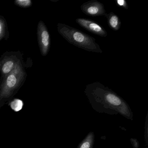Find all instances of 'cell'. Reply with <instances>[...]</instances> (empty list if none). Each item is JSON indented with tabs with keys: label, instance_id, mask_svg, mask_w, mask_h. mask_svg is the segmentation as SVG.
I'll return each instance as SVG.
<instances>
[{
	"label": "cell",
	"instance_id": "6da1fadb",
	"mask_svg": "<svg viewBox=\"0 0 148 148\" xmlns=\"http://www.w3.org/2000/svg\"><path fill=\"white\" fill-rule=\"evenodd\" d=\"M84 92L92 109L97 112L110 115L119 114L129 120H133V112L129 104L100 82L87 85Z\"/></svg>",
	"mask_w": 148,
	"mask_h": 148
},
{
	"label": "cell",
	"instance_id": "7a4b0ae2",
	"mask_svg": "<svg viewBox=\"0 0 148 148\" xmlns=\"http://www.w3.org/2000/svg\"><path fill=\"white\" fill-rule=\"evenodd\" d=\"M24 60L16 65L12 71L0 80V107L10 101L23 86L27 77Z\"/></svg>",
	"mask_w": 148,
	"mask_h": 148
},
{
	"label": "cell",
	"instance_id": "3957f363",
	"mask_svg": "<svg viewBox=\"0 0 148 148\" xmlns=\"http://www.w3.org/2000/svg\"><path fill=\"white\" fill-rule=\"evenodd\" d=\"M57 27L59 33L70 44L88 51L103 53L93 37L66 24L58 23Z\"/></svg>",
	"mask_w": 148,
	"mask_h": 148
},
{
	"label": "cell",
	"instance_id": "277c9868",
	"mask_svg": "<svg viewBox=\"0 0 148 148\" xmlns=\"http://www.w3.org/2000/svg\"><path fill=\"white\" fill-rule=\"evenodd\" d=\"M23 60V54L19 51H7L0 57L1 79L12 71L17 64Z\"/></svg>",
	"mask_w": 148,
	"mask_h": 148
},
{
	"label": "cell",
	"instance_id": "5b68a950",
	"mask_svg": "<svg viewBox=\"0 0 148 148\" xmlns=\"http://www.w3.org/2000/svg\"><path fill=\"white\" fill-rule=\"evenodd\" d=\"M37 34L40 53L45 57L47 55L50 51L51 38L48 29L42 21H40L38 23Z\"/></svg>",
	"mask_w": 148,
	"mask_h": 148
},
{
	"label": "cell",
	"instance_id": "8992f818",
	"mask_svg": "<svg viewBox=\"0 0 148 148\" xmlns=\"http://www.w3.org/2000/svg\"><path fill=\"white\" fill-rule=\"evenodd\" d=\"M80 8L84 14L88 16H104L106 14L103 4L97 0H91L84 3Z\"/></svg>",
	"mask_w": 148,
	"mask_h": 148
},
{
	"label": "cell",
	"instance_id": "52a82bcc",
	"mask_svg": "<svg viewBox=\"0 0 148 148\" xmlns=\"http://www.w3.org/2000/svg\"><path fill=\"white\" fill-rule=\"evenodd\" d=\"M76 22L84 29L90 32L102 37H106L107 33L103 27L93 21L83 18H78Z\"/></svg>",
	"mask_w": 148,
	"mask_h": 148
},
{
	"label": "cell",
	"instance_id": "ba28073f",
	"mask_svg": "<svg viewBox=\"0 0 148 148\" xmlns=\"http://www.w3.org/2000/svg\"><path fill=\"white\" fill-rule=\"evenodd\" d=\"M104 16L107 19L108 25L111 29L115 31H118L120 29L121 22L116 14L112 12L108 14L106 13Z\"/></svg>",
	"mask_w": 148,
	"mask_h": 148
},
{
	"label": "cell",
	"instance_id": "9c48e42d",
	"mask_svg": "<svg viewBox=\"0 0 148 148\" xmlns=\"http://www.w3.org/2000/svg\"><path fill=\"white\" fill-rule=\"evenodd\" d=\"M95 135L93 132H90L79 143L77 148H93Z\"/></svg>",
	"mask_w": 148,
	"mask_h": 148
},
{
	"label": "cell",
	"instance_id": "30bf717a",
	"mask_svg": "<svg viewBox=\"0 0 148 148\" xmlns=\"http://www.w3.org/2000/svg\"><path fill=\"white\" fill-rule=\"evenodd\" d=\"M9 37L7 22L5 17L0 15V42L4 39L7 40Z\"/></svg>",
	"mask_w": 148,
	"mask_h": 148
},
{
	"label": "cell",
	"instance_id": "8fae6325",
	"mask_svg": "<svg viewBox=\"0 0 148 148\" xmlns=\"http://www.w3.org/2000/svg\"><path fill=\"white\" fill-rule=\"evenodd\" d=\"M32 1L31 0H15L14 5L21 8H28L32 5Z\"/></svg>",
	"mask_w": 148,
	"mask_h": 148
},
{
	"label": "cell",
	"instance_id": "7c38bea8",
	"mask_svg": "<svg viewBox=\"0 0 148 148\" xmlns=\"http://www.w3.org/2000/svg\"><path fill=\"white\" fill-rule=\"evenodd\" d=\"M148 114L147 113L145 118V125L144 137L145 141L146 146H148Z\"/></svg>",
	"mask_w": 148,
	"mask_h": 148
},
{
	"label": "cell",
	"instance_id": "4fadbf2b",
	"mask_svg": "<svg viewBox=\"0 0 148 148\" xmlns=\"http://www.w3.org/2000/svg\"><path fill=\"white\" fill-rule=\"evenodd\" d=\"M115 2L116 5L120 7L125 9H128L129 8L128 4L125 0H116Z\"/></svg>",
	"mask_w": 148,
	"mask_h": 148
},
{
	"label": "cell",
	"instance_id": "5bb4252c",
	"mask_svg": "<svg viewBox=\"0 0 148 148\" xmlns=\"http://www.w3.org/2000/svg\"><path fill=\"white\" fill-rule=\"evenodd\" d=\"M130 142L131 143L132 145L133 146V148H139V143L138 140L135 138H131Z\"/></svg>",
	"mask_w": 148,
	"mask_h": 148
},
{
	"label": "cell",
	"instance_id": "9a60e30c",
	"mask_svg": "<svg viewBox=\"0 0 148 148\" xmlns=\"http://www.w3.org/2000/svg\"><path fill=\"white\" fill-rule=\"evenodd\" d=\"M1 107H0V109H1Z\"/></svg>",
	"mask_w": 148,
	"mask_h": 148
}]
</instances>
